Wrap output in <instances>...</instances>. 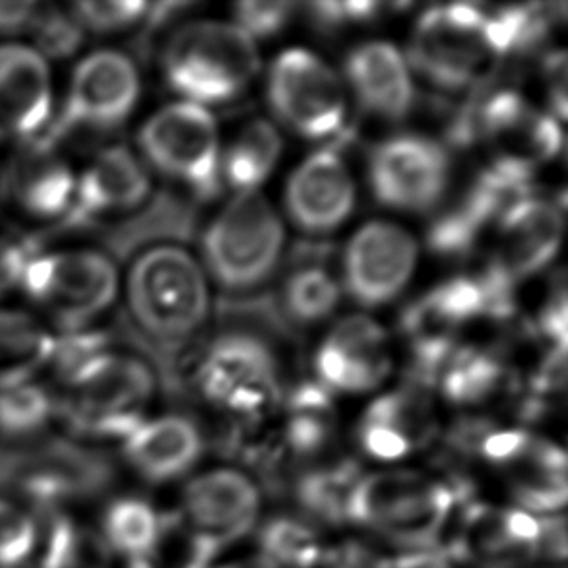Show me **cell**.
<instances>
[{"instance_id": "30bf717a", "label": "cell", "mask_w": 568, "mask_h": 568, "mask_svg": "<svg viewBox=\"0 0 568 568\" xmlns=\"http://www.w3.org/2000/svg\"><path fill=\"white\" fill-rule=\"evenodd\" d=\"M140 98L134 62L116 51H100L78 64L61 115L33 144L54 146L78 131H111L131 116Z\"/></svg>"}, {"instance_id": "9a60e30c", "label": "cell", "mask_w": 568, "mask_h": 568, "mask_svg": "<svg viewBox=\"0 0 568 568\" xmlns=\"http://www.w3.org/2000/svg\"><path fill=\"white\" fill-rule=\"evenodd\" d=\"M460 513L445 551L448 561L474 568H520L538 559V516L484 503L464 505Z\"/></svg>"}, {"instance_id": "d590c367", "label": "cell", "mask_w": 568, "mask_h": 568, "mask_svg": "<svg viewBox=\"0 0 568 568\" xmlns=\"http://www.w3.org/2000/svg\"><path fill=\"white\" fill-rule=\"evenodd\" d=\"M38 524L12 500L0 499V568H18L38 547Z\"/></svg>"}, {"instance_id": "2e32d148", "label": "cell", "mask_w": 568, "mask_h": 568, "mask_svg": "<svg viewBox=\"0 0 568 568\" xmlns=\"http://www.w3.org/2000/svg\"><path fill=\"white\" fill-rule=\"evenodd\" d=\"M417 245L398 225L371 222L355 233L344 254V284L363 307L396 300L414 276Z\"/></svg>"}, {"instance_id": "6da1fadb", "label": "cell", "mask_w": 568, "mask_h": 568, "mask_svg": "<svg viewBox=\"0 0 568 568\" xmlns=\"http://www.w3.org/2000/svg\"><path fill=\"white\" fill-rule=\"evenodd\" d=\"M464 497L460 484L407 469L378 471L355 485L347 523L377 534L404 554L435 551Z\"/></svg>"}, {"instance_id": "d4e9b609", "label": "cell", "mask_w": 568, "mask_h": 568, "mask_svg": "<svg viewBox=\"0 0 568 568\" xmlns=\"http://www.w3.org/2000/svg\"><path fill=\"white\" fill-rule=\"evenodd\" d=\"M435 435V417L414 390L394 392L377 399L363 417V450L377 460L394 462L427 445Z\"/></svg>"}, {"instance_id": "ac0fdd59", "label": "cell", "mask_w": 568, "mask_h": 568, "mask_svg": "<svg viewBox=\"0 0 568 568\" xmlns=\"http://www.w3.org/2000/svg\"><path fill=\"white\" fill-rule=\"evenodd\" d=\"M285 206L300 230L324 235L338 230L355 206L354 179L334 150H321L293 171Z\"/></svg>"}, {"instance_id": "ba28073f", "label": "cell", "mask_w": 568, "mask_h": 568, "mask_svg": "<svg viewBox=\"0 0 568 568\" xmlns=\"http://www.w3.org/2000/svg\"><path fill=\"white\" fill-rule=\"evenodd\" d=\"M23 292L70 332L92 323L116 297L115 264L95 251H62L31 256L23 268Z\"/></svg>"}, {"instance_id": "52a82bcc", "label": "cell", "mask_w": 568, "mask_h": 568, "mask_svg": "<svg viewBox=\"0 0 568 568\" xmlns=\"http://www.w3.org/2000/svg\"><path fill=\"white\" fill-rule=\"evenodd\" d=\"M139 144L152 168L199 199H214L222 189L220 132L206 108L179 101L160 109L140 129Z\"/></svg>"}, {"instance_id": "ffe728a7", "label": "cell", "mask_w": 568, "mask_h": 568, "mask_svg": "<svg viewBox=\"0 0 568 568\" xmlns=\"http://www.w3.org/2000/svg\"><path fill=\"white\" fill-rule=\"evenodd\" d=\"M150 175L126 148L103 150L77 181L67 225H88L101 215L129 212L150 196Z\"/></svg>"}, {"instance_id": "484cf974", "label": "cell", "mask_w": 568, "mask_h": 568, "mask_svg": "<svg viewBox=\"0 0 568 568\" xmlns=\"http://www.w3.org/2000/svg\"><path fill=\"white\" fill-rule=\"evenodd\" d=\"M54 150L31 144L10 173V191L26 214L57 217L69 212L77 179L69 165L53 154Z\"/></svg>"}, {"instance_id": "f546056e", "label": "cell", "mask_w": 568, "mask_h": 568, "mask_svg": "<svg viewBox=\"0 0 568 568\" xmlns=\"http://www.w3.org/2000/svg\"><path fill=\"white\" fill-rule=\"evenodd\" d=\"M362 479L352 462L318 466L295 481V499L303 513L324 524L347 523V508L355 485Z\"/></svg>"}, {"instance_id": "d6a6232c", "label": "cell", "mask_w": 568, "mask_h": 568, "mask_svg": "<svg viewBox=\"0 0 568 568\" xmlns=\"http://www.w3.org/2000/svg\"><path fill=\"white\" fill-rule=\"evenodd\" d=\"M282 301L295 323H323L338 307L339 285L321 264H303L285 280Z\"/></svg>"}, {"instance_id": "f1b7e54d", "label": "cell", "mask_w": 568, "mask_h": 568, "mask_svg": "<svg viewBox=\"0 0 568 568\" xmlns=\"http://www.w3.org/2000/svg\"><path fill=\"white\" fill-rule=\"evenodd\" d=\"M54 347L57 338L30 316L0 311V390L28 383L51 363Z\"/></svg>"}, {"instance_id": "836d02e7", "label": "cell", "mask_w": 568, "mask_h": 568, "mask_svg": "<svg viewBox=\"0 0 568 568\" xmlns=\"http://www.w3.org/2000/svg\"><path fill=\"white\" fill-rule=\"evenodd\" d=\"M503 371L495 357L476 349L450 354L438 373L446 398L454 404H477L499 384Z\"/></svg>"}, {"instance_id": "9c48e42d", "label": "cell", "mask_w": 568, "mask_h": 568, "mask_svg": "<svg viewBox=\"0 0 568 568\" xmlns=\"http://www.w3.org/2000/svg\"><path fill=\"white\" fill-rule=\"evenodd\" d=\"M266 95L274 115L303 139H334L346 123L342 80L323 59L303 49L277 57L270 69Z\"/></svg>"}, {"instance_id": "4dcf8cb0", "label": "cell", "mask_w": 568, "mask_h": 568, "mask_svg": "<svg viewBox=\"0 0 568 568\" xmlns=\"http://www.w3.org/2000/svg\"><path fill=\"white\" fill-rule=\"evenodd\" d=\"M113 557L100 530L62 516L47 531L39 568H113Z\"/></svg>"}, {"instance_id": "5b68a950", "label": "cell", "mask_w": 568, "mask_h": 568, "mask_svg": "<svg viewBox=\"0 0 568 568\" xmlns=\"http://www.w3.org/2000/svg\"><path fill=\"white\" fill-rule=\"evenodd\" d=\"M284 241V225L268 200L258 192H241L210 223L202 253L223 290L251 292L276 270Z\"/></svg>"}, {"instance_id": "4fadbf2b", "label": "cell", "mask_w": 568, "mask_h": 568, "mask_svg": "<svg viewBox=\"0 0 568 568\" xmlns=\"http://www.w3.org/2000/svg\"><path fill=\"white\" fill-rule=\"evenodd\" d=\"M456 139L485 140L497 152L495 162L513 163L528 171L555 158L562 146L555 116L541 113L516 92L493 93L462 124H456Z\"/></svg>"}, {"instance_id": "74e56055", "label": "cell", "mask_w": 568, "mask_h": 568, "mask_svg": "<svg viewBox=\"0 0 568 568\" xmlns=\"http://www.w3.org/2000/svg\"><path fill=\"white\" fill-rule=\"evenodd\" d=\"M146 2H77L72 18L82 30L115 33L131 28L146 16Z\"/></svg>"}, {"instance_id": "8fae6325", "label": "cell", "mask_w": 568, "mask_h": 568, "mask_svg": "<svg viewBox=\"0 0 568 568\" xmlns=\"http://www.w3.org/2000/svg\"><path fill=\"white\" fill-rule=\"evenodd\" d=\"M196 386L212 406L243 419L258 417L280 399L274 354L246 332L215 339L200 359Z\"/></svg>"}, {"instance_id": "7bdbcfd3", "label": "cell", "mask_w": 568, "mask_h": 568, "mask_svg": "<svg viewBox=\"0 0 568 568\" xmlns=\"http://www.w3.org/2000/svg\"><path fill=\"white\" fill-rule=\"evenodd\" d=\"M567 557V528L562 515L539 518L538 559L562 562Z\"/></svg>"}, {"instance_id": "ab89813d", "label": "cell", "mask_w": 568, "mask_h": 568, "mask_svg": "<svg viewBox=\"0 0 568 568\" xmlns=\"http://www.w3.org/2000/svg\"><path fill=\"white\" fill-rule=\"evenodd\" d=\"M293 8L290 2H239L235 7V23L253 39L272 38L290 22Z\"/></svg>"}, {"instance_id": "277c9868", "label": "cell", "mask_w": 568, "mask_h": 568, "mask_svg": "<svg viewBox=\"0 0 568 568\" xmlns=\"http://www.w3.org/2000/svg\"><path fill=\"white\" fill-rule=\"evenodd\" d=\"M61 414L72 429L98 438H126L144 422L155 378L146 363L132 355L101 352L67 381Z\"/></svg>"}, {"instance_id": "7c38bea8", "label": "cell", "mask_w": 568, "mask_h": 568, "mask_svg": "<svg viewBox=\"0 0 568 568\" xmlns=\"http://www.w3.org/2000/svg\"><path fill=\"white\" fill-rule=\"evenodd\" d=\"M261 491L237 469H212L186 484L179 524L214 561L225 547L253 531Z\"/></svg>"}, {"instance_id": "e575fe53", "label": "cell", "mask_w": 568, "mask_h": 568, "mask_svg": "<svg viewBox=\"0 0 568 568\" xmlns=\"http://www.w3.org/2000/svg\"><path fill=\"white\" fill-rule=\"evenodd\" d=\"M53 399L33 384H18L0 390V433L8 437L33 435L53 415Z\"/></svg>"}, {"instance_id": "e0dca14e", "label": "cell", "mask_w": 568, "mask_h": 568, "mask_svg": "<svg viewBox=\"0 0 568 568\" xmlns=\"http://www.w3.org/2000/svg\"><path fill=\"white\" fill-rule=\"evenodd\" d=\"M315 365L326 390H373L390 371L388 339L367 316H347L324 339Z\"/></svg>"}, {"instance_id": "1f68e13d", "label": "cell", "mask_w": 568, "mask_h": 568, "mask_svg": "<svg viewBox=\"0 0 568 568\" xmlns=\"http://www.w3.org/2000/svg\"><path fill=\"white\" fill-rule=\"evenodd\" d=\"M262 554L277 568H315L323 562L326 547L321 534L303 518L276 516L258 534Z\"/></svg>"}, {"instance_id": "8992f818", "label": "cell", "mask_w": 568, "mask_h": 568, "mask_svg": "<svg viewBox=\"0 0 568 568\" xmlns=\"http://www.w3.org/2000/svg\"><path fill=\"white\" fill-rule=\"evenodd\" d=\"M409 62L425 80L446 92H460L491 74L497 54L485 30L484 8L433 7L415 23Z\"/></svg>"}, {"instance_id": "f6af8a7d", "label": "cell", "mask_w": 568, "mask_h": 568, "mask_svg": "<svg viewBox=\"0 0 568 568\" xmlns=\"http://www.w3.org/2000/svg\"><path fill=\"white\" fill-rule=\"evenodd\" d=\"M215 568H277L274 562L266 559L264 555H256V557H248V559H241V561L227 562L222 567Z\"/></svg>"}, {"instance_id": "603a6c76", "label": "cell", "mask_w": 568, "mask_h": 568, "mask_svg": "<svg viewBox=\"0 0 568 568\" xmlns=\"http://www.w3.org/2000/svg\"><path fill=\"white\" fill-rule=\"evenodd\" d=\"M204 453L199 427L181 415H163L140 423L123 438V454L132 469L152 484L185 476Z\"/></svg>"}, {"instance_id": "83f0119b", "label": "cell", "mask_w": 568, "mask_h": 568, "mask_svg": "<svg viewBox=\"0 0 568 568\" xmlns=\"http://www.w3.org/2000/svg\"><path fill=\"white\" fill-rule=\"evenodd\" d=\"M284 142L274 124L256 119L239 132L222 155V183L241 192H256L277 165Z\"/></svg>"}, {"instance_id": "b9f144b4", "label": "cell", "mask_w": 568, "mask_h": 568, "mask_svg": "<svg viewBox=\"0 0 568 568\" xmlns=\"http://www.w3.org/2000/svg\"><path fill=\"white\" fill-rule=\"evenodd\" d=\"M33 256V248L0 239V297L22 282L23 268Z\"/></svg>"}, {"instance_id": "7402d4cb", "label": "cell", "mask_w": 568, "mask_h": 568, "mask_svg": "<svg viewBox=\"0 0 568 568\" xmlns=\"http://www.w3.org/2000/svg\"><path fill=\"white\" fill-rule=\"evenodd\" d=\"M346 78L367 113L402 121L414 108V82L404 54L386 41L355 47L346 59Z\"/></svg>"}, {"instance_id": "5bb4252c", "label": "cell", "mask_w": 568, "mask_h": 568, "mask_svg": "<svg viewBox=\"0 0 568 568\" xmlns=\"http://www.w3.org/2000/svg\"><path fill=\"white\" fill-rule=\"evenodd\" d=\"M369 181L384 206L427 212L445 196L450 158L435 140L422 134H399L373 150Z\"/></svg>"}, {"instance_id": "d6986e66", "label": "cell", "mask_w": 568, "mask_h": 568, "mask_svg": "<svg viewBox=\"0 0 568 568\" xmlns=\"http://www.w3.org/2000/svg\"><path fill=\"white\" fill-rule=\"evenodd\" d=\"M53 109L45 57L23 45H0V142L36 140Z\"/></svg>"}, {"instance_id": "44dd1931", "label": "cell", "mask_w": 568, "mask_h": 568, "mask_svg": "<svg viewBox=\"0 0 568 568\" xmlns=\"http://www.w3.org/2000/svg\"><path fill=\"white\" fill-rule=\"evenodd\" d=\"M497 225L500 251L493 264L505 270L515 282L547 266L561 246V210L531 194L508 207Z\"/></svg>"}, {"instance_id": "60d3db41", "label": "cell", "mask_w": 568, "mask_h": 568, "mask_svg": "<svg viewBox=\"0 0 568 568\" xmlns=\"http://www.w3.org/2000/svg\"><path fill=\"white\" fill-rule=\"evenodd\" d=\"M377 2H323V4H311L313 18L321 26L336 28L344 23L365 22L381 10Z\"/></svg>"}, {"instance_id": "7a4b0ae2", "label": "cell", "mask_w": 568, "mask_h": 568, "mask_svg": "<svg viewBox=\"0 0 568 568\" xmlns=\"http://www.w3.org/2000/svg\"><path fill=\"white\" fill-rule=\"evenodd\" d=\"M132 318L148 338L179 346L206 323V276L189 251L165 245L140 254L126 284Z\"/></svg>"}, {"instance_id": "cb8c5ba5", "label": "cell", "mask_w": 568, "mask_h": 568, "mask_svg": "<svg viewBox=\"0 0 568 568\" xmlns=\"http://www.w3.org/2000/svg\"><path fill=\"white\" fill-rule=\"evenodd\" d=\"M497 468L524 513L557 515L567 503V456L544 438L524 437L515 453Z\"/></svg>"}, {"instance_id": "ee69618b", "label": "cell", "mask_w": 568, "mask_h": 568, "mask_svg": "<svg viewBox=\"0 0 568 568\" xmlns=\"http://www.w3.org/2000/svg\"><path fill=\"white\" fill-rule=\"evenodd\" d=\"M38 12L39 2H0V33L31 30Z\"/></svg>"}, {"instance_id": "4316f807", "label": "cell", "mask_w": 568, "mask_h": 568, "mask_svg": "<svg viewBox=\"0 0 568 568\" xmlns=\"http://www.w3.org/2000/svg\"><path fill=\"white\" fill-rule=\"evenodd\" d=\"M165 518L148 500L121 497L109 505L100 534L113 555L129 562L154 561L162 546Z\"/></svg>"}, {"instance_id": "3957f363", "label": "cell", "mask_w": 568, "mask_h": 568, "mask_svg": "<svg viewBox=\"0 0 568 568\" xmlns=\"http://www.w3.org/2000/svg\"><path fill=\"white\" fill-rule=\"evenodd\" d=\"M261 57L237 23L191 22L175 31L163 54L168 84L196 105L227 103L245 92Z\"/></svg>"}, {"instance_id": "8d00e7d4", "label": "cell", "mask_w": 568, "mask_h": 568, "mask_svg": "<svg viewBox=\"0 0 568 568\" xmlns=\"http://www.w3.org/2000/svg\"><path fill=\"white\" fill-rule=\"evenodd\" d=\"M31 33L38 41V53L51 59H64L77 53L84 39V30L78 26L72 14H64L59 8L39 4L38 18Z\"/></svg>"}, {"instance_id": "f35d334b", "label": "cell", "mask_w": 568, "mask_h": 568, "mask_svg": "<svg viewBox=\"0 0 568 568\" xmlns=\"http://www.w3.org/2000/svg\"><path fill=\"white\" fill-rule=\"evenodd\" d=\"M404 557L390 555L381 544L346 539L324 551V568H402Z\"/></svg>"}, {"instance_id": "bcb514c9", "label": "cell", "mask_w": 568, "mask_h": 568, "mask_svg": "<svg viewBox=\"0 0 568 568\" xmlns=\"http://www.w3.org/2000/svg\"><path fill=\"white\" fill-rule=\"evenodd\" d=\"M129 568H162L158 567L154 561H140V562H131Z\"/></svg>"}]
</instances>
